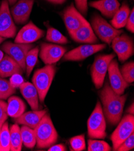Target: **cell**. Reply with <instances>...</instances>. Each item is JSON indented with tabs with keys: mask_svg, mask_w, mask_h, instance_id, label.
<instances>
[{
	"mask_svg": "<svg viewBox=\"0 0 134 151\" xmlns=\"http://www.w3.org/2000/svg\"><path fill=\"white\" fill-rule=\"evenodd\" d=\"M127 96V95L117 94L108 83H105L100 92V97L104 116L110 125H115L120 121Z\"/></svg>",
	"mask_w": 134,
	"mask_h": 151,
	"instance_id": "6da1fadb",
	"label": "cell"
},
{
	"mask_svg": "<svg viewBox=\"0 0 134 151\" xmlns=\"http://www.w3.org/2000/svg\"><path fill=\"white\" fill-rule=\"evenodd\" d=\"M34 130L37 148H48L57 142L58 134L52 123L50 115L47 113L42 118Z\"/></svg>",
	"mask_w": 134,
	"mask_h": 151,
	"instance_id": "7a4b0ae2",
	"label": "cell"
},
{
	"mask_svg": "<svg viewBox=\"0 0 134 151\" xmlns=\"http://www.w3.org/2000/svg\"><path fill=\"white\" fill-rule=\"evenodd\" d=\"M55 72L56 67L54 65H47L34 73L32 82L37 89L40 102L44 101L54 78Z\"/></svg>",
	"mask_w": 134,
	"mask_h": 151,
	"instance_id": "3957f363",
	"label": "cell"
},
{
	"mask_svg": "<svg viewBox=\"0 0 134 151\" xmlns=\"http://www.w3.org/2000/svg\"><path fill=\"white\" fill-rule=\"evenodd\" d=\"M107 124L100 102L96 107L87 121L88 135L90 139H104L107 137Z\"/></svg>",
	"mask_w": 134,
	"mask_h": 151,
	"instance_id": "277c9868",
	"label": "cell"
},
{
	"mask_svg": "<svg viewBox=\"0 0 134 151\" xmlns=\"http://www.w3.org/2000/svg\"><path fill=\"white\" fill-rule=\"evenodd\" d=\"M90 25L96 36L108 45H111L116 36L123 33V30L115 29L97 13H95L92 18Z\"/></svg>",
	"mask_w": 134,
	"mask_h": 151,
	"instance_id": "5b68a950",
	"label": "cell"
},
{
	"mask_svg": "<svg viewBox=\"0 0 134 151\" xmlns=\"http://www.w3.org/2000/svg\"><path fill=\"white\" fill-rule=\"evenodd\" d=\"M115 57V54L99 55L95 57L91 68L92 81L96 88L102 87L108 66L112 60Z\"/></svg>",
	"mask_w": 134,
	"mask_h": 151,
	"instance_id": "8992f818",
	"label": "cell"
},
{
	"mask_svg": "<svg viewBox=\"0 0 134 151\" xmlns=\"http://www.w3.org/2000/svg\"><path fill=\"white\" fill-rule=\"evenodd\" d=\"M120 120L111 135L114 150H116L129 135L134 132V116L133 114H126Z\"/></svg>",
	"mask_w": 134,
	"mask_h": 151,
	"instance_id": "52a82bcc",
	"label": "cell"
},
{
	"mask_svg": "<svg viewBox=\"0 0 134 151\" xmlns=\"http://www.w3.org/2000/svg\"><path fill=\"white\" fill-rule=\"evenodd\" d=\"M34 47L32 43H17L6 42L1 46V50L20 65L25 71V58L28 52Z\"/></svg>",
	"mask_w": 134,
	"mask_h": 151,
	"instance_id": "ba28073f",
	"label": "cell"
},
{
	"mask_svg": "<svg viewBox=\"0 0 134 151\" xmlns=\"http://www.w3.org/2000/svg\"><path fill=\"white\" fill-rule=\"evenodd\" d=\"M17 28L14 23L7 0H3L0 6V36L13 38L16 35Z\"/></svg>",
	"mask_w": 134,
	"mask_h": 151,
	"instance_id": "9c48e42d",
	"label": "cell"
},
{
	"mask_svg": "<svg viewBox=\"0 0 134 151\" xmlns=\"http://www.w3.org/2000/svg\"><path fill=\"white\" fill-rule=\"evenodd\" d=\"M112 48L117 55L119 61L124 62L134 53L133 39L126 34L116 36L111 42Z\"/></svg>",
	"mask_w": 134,
	"mask_h": 151,
	"instance_id": "30bf717a",
	"label": "cell"
},
{
	"mask_svg": "<svg viewBox=\"0 0 134 151\" xmlns=\"http://www.w3.org/2000/svg\"><path fill=\"white\" fill-rule=\"evenodd\" d=\"M107 47L106 44H85L73 49L63 57L64 61H81L96 54Z\"/></svg>",
	"mask_w": 134,
	"mask_h": 151,
	"instance_id": "8fae6325",
	"label": "cell"
},
{
	"mask_svg": "<svg viewBox=\"0 0 134 151\" xmlns=\"http://www.w3.org/2000/svg\"><path fill=\"white\" fill-rule=\"evenodd\" d=\"M65 47L58 45L43 43L40 46L39 57L46 65H54L60 60L66 52Z\"/></svg>",
	"mask_w": 134,
	"mask_h": 151,
	"instance_id": "7c38bea8",
	"label": "cell"
},
{
	"mask_svg": "<svg viewBox=\"0 0 134 151\" xmlns=\"http://www.w3.org/2000/svg\"><path fill=\"white\" fill-rule=\"evenodd\" d=\"M108 71L111 87L117 94L123 95L129 84L123 78L115 59H113L110 62Z\"/></svg>",
	"mask_w": 134,
	"mask_h": 151,
	"instance_id": "4fadbf2b",
	"label": "cell"
},
{
	"mask_svg": "<svg viewBox=\"0 0 134 151\" xmlns=\"http://www.w3.org/2000/svg\"><path fill=\"white\" fill-rule=\"evenodd\" d=\"M44 35L43 29L37 27L32 21L24 25L16 36L14 42L17 43H32Z\"/></svg>",
	"mask_w": 134,
	"mask_h": 151,
	"instance_id": "5bb4252c",
	"label": "cell"
},
{
	"mask_svg": "<svg viewBox=\"0 0 134 151\" xmlns=\"http://www.w3.org/2000/svg\"><path fill=\"white\" fill-rule=\"evenodd\" d=\"M34 0H19L12 6L10 13L13 21L17 24H23L29 19Z\"/></svg>",
	"mask_w": 134,
	"mask_h": 151,
	"instance_id": "9a60e30c",
	"label": "cell"
},
{
	"mask_svg": "<svg viewBox=\"0 0 134 151\" xmlns=\"http://www.w3.org/2000/svg\"><path fill=\"white\" fill-rule=\"evenodd\" d=\"M63 17L69 35L78 29L87 21L73 3L65 9Z\"/></svg>",
	"mask_w": 134,
	"mask_h": 151,
	"instance_id": "2e32d148",
	"label": "cell"
},
{
	"mask_svg": "<svg viewBox=\"0 0 134 151\" xmlns=\"http://www.w3.org/2000/svg\"><path fill=\"white\" fill-rule=\"evenodd\" d=\"M71 38L76 42L87 44H96L98 42L97 36L92 27L87 21L78 29L70 35Z\"/></svg>",
	"mask_w": 134,
	"mask_h": 151,
	"instance_id": "e0dca14e",
	"label": "cell"
},
{
	"mask_svg": "<svg viewBox=\"0 0 134 151\" xmlns=\"http://www.w3.org/2000/svg\"><path fill=\"white\" fill-rule=\"evenodd\" d=\"M88 5L99 10L102 15L108 18H112L120 7L118 0H98L90 2Z\"/></svg>",
	"mask_w": 134,
	"mask_h": 151,
	"instance_id": "ac0fdd59",
	"label": "cell"
},
{
	"mask_svg": "<svg viewBox=\"0 0 134 151\" xmlns=\"http://www.w3.org/2000/svg\"><path fill=\"white\" fill-rule=\"evenodd\" d=\"M47 113V110H33L24 113L19 117L14 119V120L18 125H25L34 129Z\"/></svg>",
	"mask_w": 134,
	"mask_h": 151,
	"instance_id": "d6986e66",
	"label": "cell"
},
{
	"mask_svg": "<svg viewBox=\"0 0 134 151\" xmlns=\"http://www.w3.org/2000/svg\"><path fill=\"white\" fill-rule=\"evenodd\" d=\"M24 70L20 65L8 55H4L0 62V77H10L14 74H23Z\"/></svg>",
	"mask_w": 134,
	"mask_h": 151,
	"instance_id": "ffe728a7",
	"label": "cell"
},
{
	"mask_svg": "<svg viewBox=\"0 0 134 151\" xmlns=\"http://www.w3.org/2000/svg\"><path fill=\"white\" fill-rule=\"evenodd\" d=\"M24 98L27 101L33 110L39 109V95L36 88L29 82H24L19 87Z\"/></svg>",
	"mask_w": 134,
	"mask_h": 151,
	"instance_id": "44dd1931",
	"label": "cell"
},
{
	"mask_svg": "<svg viewBox=\"0 0 134 151\" xmlns=\"http://www.w3.org/2000/svg\"><path fill=\"white\" fill-rule=\"evenodd\" d=\"M8 116L13 119L17 118L25 113L27 106L25 102L18 96H11L8 98L7 103Z\"/></svg>",
	"mask_w": 134,
	"mask_h": 151,
	"instance_id": "7402d4cb",
	"label": "cell"
},
{
	"mask_svg": "<svg viewBox=\"0 0 134 151\" xmlns=\"http://www.w3.org/2000/svg\"><path fill=\"white\" fill-rule=\"evenodd\" d=\"M130 13V9L126 2H124L110 21L111 25L115 29H120L125 27Z\"/></svg>",
	"mask_w": 134,
	"mask_h": 151,
	"instance_id": "603a6c76",
	"label": "cell"
},
{
	"mask_svg": "<svg viewBox=\"0 0 134 151\" xmlns=\"http://www.w3.org/2000/svg\"><path fill=\"white\" fill-rule=\"evenodd\" d=\"M10 129V150L21 151L22 147L21 128L18 124L11 125Z\"/></svg>",
	"mask_w": 134,
	"mask_h": 151,
	"instance_id": "cb8c5ba5",
	"label": "cell"
},
{
	"mask_svg": "<svg viewBox=\"0 0 134 151\" xmlns=\"http://www.w3.org/2000/svg\"><path fill=\"white\" fill-rule=\"evenodd\" d=\"M22 144L27 148H33L36 145V139L34 130L28 127L23 125L21 128Z\"/></svg>",
	"mask_w": 134,
	"mask_h": 151,
	"instance_id": "d4e9b609",
	"label": "cell"
},
{
	"mask_svg": "<svg viewBox=\"0 0 134 151\" xmlns=\"http://www.w3.org/2000/svg\"><path fill=\"white\" fill-rule=\"evenodd\" d=\"M39 54V47H33L29 50L25 58V72L27 76L29 77L36 66Z\"/></svg>",
	"mask_w": 134,
	"mask_h": 151,
	"instance_id": "484cf974",
	"label": "cell"
},
{
	"mask_svg": "<svg viewBox=\"0 0 134 151\" xmlns=\"http://www.w3.org/2000/svg\"><path fill=\"white\" fill-rule=\"evenodd\" d=\"M10 150V138L9 124L5 122L0 129V151Z\"/></svg>",
	"mask_w": 134,
	"mask_h": 151,
	"instance_id": "4316f807",
	"label": "cell"
},
{
	"mask_svg": "<svg viewBox=\"0 0 134 151\" xmlns=\"http://www.w3.org/2000/svg\"><path fill=\"white\" fill-rule=\"evenodd\" d=\"M46 39L48 42L58 44H66L69 42L66 37L53 27L48 28Z\"/></svg>",
	"mask_w": 134,
	"mask_h": 151,
	"instance_id": "83f0119b",
	"label": "cell"
},
{
	"mask_svg": "<svg viewBox=\"0 0 134 151\" xmlns=\"http://www.w3.org/2000/svg\"><path fill=\"white\" fill-rule=\"evenodd\" d=\"M16 91V88H13L9 81L6 79L0 77V99L6 100L8 99Z\"/></svg>",
	"mask_w": 134,
	"mask_h": 151,
	"instance_id": "f1b7e54d",
	"label": "cell"
},
{
	"mask_svg": "<svg viewBox=\"0 0 134 151\" xmlns=\"http://www.w3.org/2000/svg\"><path fill=\"white\" fill-rule=\"evenodd\" d=\"M120 71L123 78L128 83H132L134 81V62L133 61L123 65Z\"/></svg>",
	"mask_w": 134,
	"mask_h": 151,
	"instance_id": "f546056e",
	"label": "cell"
},
{
	"mask_svg": "<svg viewBox=\"0 0 134 151\" xmlns=\"http://www.w3.org/2000/svg\"><path fill=\"white\" fill-rule=\"evenodd\" d=\"M111 150V147L105 141L92 139L88 141V151H110Z\"/></svg>",
	"mask_w": 134,
	"mask_h": 151,
	"instance_id": "4dcf8cb0",
	"label": "cell"
},
{
	"mask_svg": "<svg viewBox=\"0 0 134 151\" xmlns=\"http://www.w3.org/2000/svg\"><path fill=\"white\" fill-rule=\"evenodd\" d=\"M69 142L70 146L73 150L82 151L86 149L85 136L84 134L71 138Z\"/></svg>",
	"mask_w": 134,
	"mask_h": 151,
	"instance_id": "1f68e13d",
	"label": "cell"
},
{
	"mask_svg": "<svg viewBox=\"0 0 134 151\" xmlns=\"http://www.w3.org/2000/svg\"><path fill=\"white\" fill-rule=\"evenodd\" d=\"M134 148V132L130 134L129 136L122 143L116 150L118 151H129Z\"/></svg>",
	"mask_w": 134,
	"mask_h": 151,
	"instance_id": "d6a6232c",
	"label": "cell"
},
{
	"mask_svg": "<svg viewBox=\"0 0 134 151\" xmlns=\"http://www.w3.org/2000/svg\"><path fill=\"white\" fill-rule=\"evenodd\" d=\"M7 105V104L4 101L0 99V129L8 118Z\"/></svg>",
	"mask_w": 134,
	"mask_h": 151,
	"instance_id": "836d02e7",
	"label": "cell"
},
{
	"mask_svg": "<svg viewBox=\"0 0 134 151\" xmlns=\"http://www.w3.org/2000/svg\"><path fill=\"white\" fill-rule=\"evenodd\" d=\"M9 83L14 88L19 87L24 83V80L21 74H14L10 77Z\"/></svg>",
	"mask_w": 134,
	"mask_h": 151,
	"instance_id": "e575fe53",
	"label": "cell"
},
{
	"mask_svg": "<svg viewBox=\"0 0 134 151\" xmlns=\"http://www.w3.org/2000/svg\"><path fill=\"white\" fill-rule=\"evenodd\" d=\"M76 9L82 15H86L88 12L87 0H74Z\"/></svg>",
	"mask_w": 134,
	"mask_h": 151,
	"instance_id": "d590c367",
	"label": "cell"
},
{
	"mask_svg": "<svg viewBox=\"0 0 134 151\" xmlns=\"http://www.w3.org/2000/svg\"><path fill=\"white\" fill-rule=\"evenodd\" d=\"M125 27L129 32H131L132 33H133L134 32V8L133 7L130 10V13L129 14V18L127 20Z\"/></svg>",
	"mask_w": 134,
	"mask_h": 151,
	"instance_id": "8d00e7d4",
	"label": "cell"
},
{
	"mask_svg": "<svg viewBox=\"0 0 134 151\" xmlns=\"http://www.w3.org/2000/svg\"><path fill=\"white\" fill-rule=\"evenodd\" d=\"M48 151H65L66 147L63 144H58L55 145H52L48 147Z\"/></svg>",
	"mask_w": 134,
	"mask_h": 151,
	"instance_id": "74e56055",
	"label": "cell"
},
{
	"mask_svg": "<svg viewBox=\"0 0 134 151\" xmlns=\"http://www.w3.org/2000/svg\"><path fill=\"white\" fill-rule=\"evenodd\" d=\"M46 1L54 4H63L66 0H46Z\"/></svg>",
	"mask_w": 134,
	"mask_h": 151,
	"instance_id": "f35d334b",
	"label": "cell"
},
{
	"mask_svg": "<svg viewBox=\"0 0 134 151\" xmlns=\"http://www.w3.org/2000/svg\"><path fill=\"white\" fill-rule=\"evenodd\" d=\"M133 103L132 104V105H130V106L128 109L127 110V113H128L129 114H133V113H134V107H133Z\"/></svg>",
	"mask_w": 134,
	"mask_h": 151,
	"instance_id": "ab89813d",
	"label": "cell"
},
{
	"mask_svg": "<svg viewBox=\"0 0 134 151\" xmlns=\"http://www.w3.org/2000/svg\"><path fill=\"white\" fill-rule=\"evenodd\" d=\"M7 1L9 2V4L10 6H13L14 4H15L17 2L18 0H7Z\"/></svg>",
	"mask_w": 134,
	"mask_h": 151,
	"instance_id": "60d3db41",
	"label": "cell"
},
{
	"mask_svg": "<svg viewBox=\"0 0 134 151\" xmlns=\"http://www.w3.org/2000/svg\"><path fill=\"white\" fill-rule=\"evenodd\" d=\"M3 57H4V53L1 50H0V62H1Z\"/></svg>",
	"mask_w": 134,
	"mask_h": 151,
	"instance_id": "b9f144b4",
	"label": "cell"
},
{
	"mask_svg": "<svg viewBox=\"0 0 134 151\" xmlns=\"http://www.w3.org/2000/svg\"><path fill=\"white\" fill-rule=\"evenodd\" d=\"M5 39H6V38H4L1 36H0V44L2 43L5 40Z\"/></svg>",
	"mask_w": 134,
	"mask_h": 151,
	"instance_id": "7bdbcfd3",
	"label": "cell"
}]
</instances>
